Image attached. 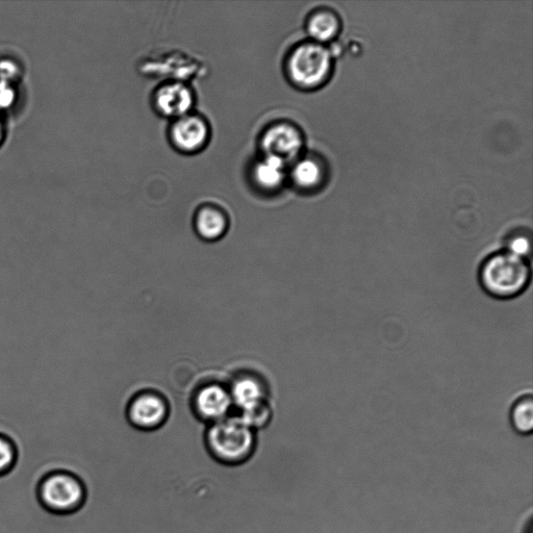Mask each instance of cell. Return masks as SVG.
<instances>
[{"label":"cell","instance_id":"6da1fadb","mask_svg":"<svg viewBox=\"0 0 533 533\" xmlns=\"http://www.w3.org/2000/svg\"><path fill=\"white\" fill-rule=\"evenodd\" d=\"M531 281L527 259L503 250L493 253L482 262L479 282L489 295L498 299H511L522 294Z\"/></svg>","mask_w":533,"mask_h":533},{"label":"cell","instance_id":"7a4b0ae2","mask_svg":"<svg viewBox=\"0 0 533 533\" xmlns=\"http://www.w3.org/2000/svg\"><path fill=\"white\" fill-rule=\"evenodd\" d=\"M206 446L212 458L225 466H240L256 451L255 431L239 418L213 423L206 434Z\"/></svg>","mask_w":533,"mask_h":533},{"label":"cell","instance_id":"3957f363","mask_svg":"<svg viewBox=\"0 0 533 533\" xmlns=\"http://www.w3.org/2000/svg\"><path fill=\"white\" fill-rule=\"evenodd\" d=\"M40 504L55 515L79 512L87 500L84 481L69 471H53L41 478L37 488Z\"/></svg>","mask_w":533,"mask_h":533},{"label":"cell","instance_id":"277c9868","mask_svg":"<svg viewBox=\"0 0 533 533\" xmlns=\"http://www.w3.org/2000/svg\"><path fill=\"white\" fill-rule=\"evenodd\" d=\"M331 68V53L317 43L298 46L288 61L290 79L302 88H315L324 83Z\"/></svg>","mask_w":533,"mask_h":533},{"label":"cell","instance_id":"5b68a950","mask_svg":"<svg viewBox=\"0 0 533 533\" xmlns=\"http://www.w3.org/2000/svg\"><path fill=\"white\" fill-rule=\"evenodd\" d=\"M302 137L294 125L279 123L271 126L262 138L265 156L283 162L294 159L302 148Z\"/></svg>","mask_w":533,"mask_h":533},{"label":"cell","instance_id":"8992f818","mask_svg":"<svg viewBox=\"0 0 533 533\" xmlns=\"http://www.w3.org/2000/svg\"><path fill=\"white\" fill-rule=\"evenodd\" d=\"M129 419L142 430H155L161 427L168 417L166 400L152 392L138 395L130 404Z\"/></svg>","mask_w":533,"mask_h":533},{"label":"cell","instance_id":"52a82bcc","mask_svg":"<svg viewBox=\"0 0 533 533\" xmlns=\"http://www.w3.org/2000/svg\"><path fill=\"white\" fill-rule=\"evenodd\" d=\"M230 391L211 384L200 388L194 397V411L203 421L216 423L227 418L233 406Z\"/></svg>","mask_w":533,"mask_h":533},{"label":"cell","instance_id":"ba28073f","mask_svg":"<svg viewBox=\"0 0 533 533\" xmlns=\"http://www.w3.org/2000/svg\"><path fill=\"white\" fill-rule=\"evenodd\" d=\"M209 137L207 122L195 115L188 114L176 119L171 129V139L175 147L189 154L205 147Z\"/></svg>","mask_w":533,"mask_h":533},{"label":"cell","instance_id":"9c48e42d","mask_svg":"<svg viewBox=\"0 0 533 533\" xmlns=\"http://www.w3.org/2000/svg\"><path fill=\"white\" fill-rule=\"evenodd\" d=\"M194 99L189 87L181 83L163 86L156 94V106L166 117L179 119L189 114Z\"/></svg>","mask_w":533,"mask_h":533},{"label":"cell","instance_id":"30bf717a","mask_svg":"<svg viewBox=\"0 0 533 533\" xmlns=\"http://www.w3.org/2000/svg\"><path fill=\"white\" fill-rule=\"evenodd\" d=\"M230 393L233 402L242 411V415L259 410L265 406V390L256 378H240L234 384Z\"/></svg>","mask_w":533,"mask_h":533},{"label":"cell","instance_id":"8fae6325","mask_svg":"<svg viewBox=\"0 0 533 533\" xmlns=\"http://www.w3.org/2000/svg\"><path fill=\"white\" fill-rule=\"evenodd\" d=\"M286 163L282 160L265 156L255 168H253V180L264 190H275L285 180Z\"/></svg>","mask_w":533,"mask_h":533},{"label":"cell","instance_id":"7c38bea8","mask_svg":"<svg viewBox=\"0 0 533 533\" xmlns=\"http://www.w3.org/2000/svg\"><path fill=\"white\" fill-rule=\"evenodd\" d=\"M195 227L202 239L215 241L226 233L227 219L219 209L202 208L196 216Z\"/></svg>","mask_w":533,"mask_h":533},{"label":"cell","instance_id":"4fadbf2b","mask_svg":"<svg viewBox=\"0 0 533 533\" xmlns=\"http://www.w3.org/2000/svg\"><path fill=\"white\" fill-rule=\"evenodd\" d=\"M308 30L310 35L319 42L332 40L339 31L337 17L329 12H319L309 21Z\"/></svg>","mask_w":533,"mask_h":533},{"label":"cell","instance_id":"5bb4252c","mask_svg":"<svg viewBox=\"0 0 533 533\" xmlns=\"http://www.w3.org/2000/svg\"><path fill=\"white\" fill-rule=\"evenodd\" d=\"M511 420L519 434H531L533 429V399L531 395H524L515 402L511 412Z\"/></svg>","mask_w":533,"mask_h":533},{"label":"cell","instance_id":"9a60e30c","mask_svg":"<svg viewBox=\"0 0 533 533\" xmlns=\"http://www.w3.org/2000/svg\"><path fill=\"white\" fill-rule=\"evenodd\" d=\"M292 175L297 186L303 189H311L320 183L322 169L314 160L304 159L294 167Z\"/></svg>","mask_w":533,"mask_h":533},{"label":"cell","instance_id":"2e32d148","mask_svg":"<svg viewBox=\"0 0 533 533\" xmlns=\"http://www.w3.org/2000/svg\"><path fill=\"white\" fill-rule=\"evenodd\" d=\"M18 452L13 442L0 437V476H6L16 466Z\"/></svg>","mask_w":533,"mask_h":533},{"label":"cell","instance_id":"e0dca14e","mask_svg":"<svg viewBox=\"0 0 533 533\" xmlns=\"http://www.w3.org/2000/svg\"><path fill=\"white\" fill-rule=\"evenodd\" d=\"M530 249V240L524 236H518L513 238L509 243H507L506 250L514 253V255L527 259V256L530 253Z\"/></svg>","mask_w":533,"mask_h":533}]
</instances>
